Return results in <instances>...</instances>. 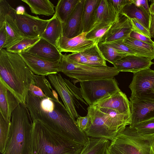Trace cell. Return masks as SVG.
<instances>
[{
	"mask_svg": "<svg viewBox=\"0 0 154 154\" xmlns=\"http://www.w3.org/2000/svg\"><path fill=\"white\" fill-rule=\"evenodd\" d=\"M25 105L33 121H38L50 130L84 146L88 137L80 131L76 121L61 101L33 95L29 91Z\"/></svg>",
	"mask_w": 154,
	"mask_h": 154,
	"instance_id": "obj_1",
	"label": "cell"
},
{
	"mask_svg": "<svg viewBox=\"0 0 154 154\" xmlns=\"http://www.w3.org/2000/svg\"><path fill=\"white\" fill-rule=\"evenodd\" d=\"M33 74L18 54L0 50V80L25 105L30 86L35 83Z\"/></svg>",
	"mask_w": 154,
	"mask_h": 154,
	"instance_id": "obj_2",
	"label": "cell"
},
{
	"mask_svg": "<svg viewBox=\"0 0 154 154\" xmlns=\"http://www.w3.org/2000/svg\"><path fill=\"white\" fill-rule=\"evenodd\" d=\"M31 154H80L84 146L32 121Z\"/></svg>",
	"mask_w": 154,
	"mask_h": 154,
	"instance_id": "obj_3",
	"label": "cell"
},
{
	"mask_svg": "<svg viewBox=\"0 0 154 154\" xmlns=\"http://www.w3.org/2000/svg\"><path fill=\"white\" fill-rule=\"evenodd\" d=\"M8 140L3 154H31L33 123L25 105L20 103L13 112Z\"/></svg>",
	"mask_w": 154,
	"mask_h": 154,
	"instance_id": "obj_4",
	"label": "cell"
},
{
	"mask_svg": "<svg viewBox=\"0 0 154 154\" xmlns=\"http://www.w3.org/2000/svg\"><path fill=\"white\" fill-rule=\"evenodd\" d=\"M154 133L139 132L126 127L111 141L105 154H154Z\"/></svg>",
	"mask_w": 154,
	"mask_h": 154,
	"instance_id": "obj_5",
	"label": "cell"
},
{
	"mask_svg": "<svg viewBox=\"0 0 154 154\" xmlns=\"http://www.w3.org/2000/svg\"><path fill=\"white\" fill-rule=\"evenodd\" d=\"M66 55H62L59 72H62L73 79L74 84L78 82L114 78L119 72L114 67L94 66L76 63L69 59Z\"/></svg>",
	"mask_w": 154,
	"mask_h": 154,
	"instance_id": "obj_6",
	"label": "cell"
},
{
	"mask_svg": "<svg viewBox=\"0 0 154 154\" xmlns=\"http://www.w3.org/2000/svg\"><path fill=\"white\" fill-rule=\"evenodd\" d=\"M48 76L68 112L76 121L75 119L80 116L76 110V106L78 108L79 106H81L79 101L88 105L82 98L80 88L73 85L68 80L63 78L60 73L51 74Z\"/></svg>",
	"mask_w": 154,
	"mask_h": 154,
	"instance_id": "obj_7",
	"label": "cell"
},
{
	"mask_svg": "<svg viewBox=\"0 0 154 154\" xmlns=\"http://www.w3.org/2000/svg\"><path fill=\"white\" fill-rule=\"evenodd\" d=\"M83 98L89 106L121 90L114 78L103 79L79 82Z\"/></svg>",
	"mask_w": 154,
	"mask_h": 154,
	"instance_id": "obj_8",
	"label": "cell"
},
{
	"mask_svg": "<svg viewBox=\"0 0 154 154\" xmlns=\"http://www.w3.org/2000/svg\"><path fill=\"white\" fill-rule=\"evenodd\" d=\"M16 22L17 26L24 38H42L51 18L40 19L28 14L25 11L22 13H15Z\"/></svg>",
	"mask_w": 154,
	"mask_h": 154,
	"instance_id": "obj_9",
	"label": "cell"
},
{
	"mask_svg": "<svg viewBox=\"0 0 154 154\" xmlns=\"http://www.w3.org/2000/svg\"><path fill=\"white\" fill-rule=\"evenodd\" d=\"M131 112L129 126L133 127L142 122L154 119V95L130 97Z\"/></svg>",
	"mask_w": 154,
	"mask_h": 154,
	"instance_id": "obj_10",
	"label": "cell"
},
{
	"mask_svg": "<svg viewBox=\"0 0 154 154\" xmlns=\"http://www.w3.org/2000/svg\"><path fill=\"white\" fill-rule=\"evenodd\" d=\"M87 115L91 120L90 126L84 131L88 137L103 138L111 141L117 133L106 125L100 111L96 106H88Z\"/></svg>",
	"mask_w": 154,
	"mask_h": 154,
	"instance_id": "obj_11",
	"label": "cell"
},
{
	"mask_svg": "<svg viewBox=\"0 0 154 154\" xmlns=\"http://www.w3.org/2000/svg\"><path fill=\"white\" fill-rule=\"evenodd\" d=\"M154 85V70L150 68L134 74L129 87L131 91V99L142 96L154 95L152 89Z\"/></svg>",
	"mask_w": 154,
	"mask_h": 154,
	"instance_id": "obj_12",
	"label": "cell"
},
{
	"mask_svg": "<svg viewBox=\"0 0 154 154\" xmlns=\"http://www.w3.org/2000/svg\"><path fill=\"white\" fill-rule=\"evenodd\" d=\"M18 54L22 58L30 70L35 75L48 76L59 72L60 62L48 61L26 52Z\"/></svg>",
	"mask_w": 154,
	"mask_h": 154,
	"instance_id": "obj_13",
	"label": "cell"
},
{
	"mask_svg": "<svg viewBox=\"0 0 154 154\" xmlns=\"http://www.w3.org/2000/svg\"><path fill=\"white\" fill-rule=\"evenodd\" d=\"M132 31L130 19L119 13L101 42L107 43L119 40H124L129 37Z\"/></svg>",
	"mask_w": 154,
	"mask_h": 154,
	"instance_id": "obj_14",
	"label": "cell"
},
{
	"mask_svg": "<svg viewBox=\"0 0 154 154\" xmlns=\"http://www.w3.org/2000/svg\"><path fill=\"white\" fill-rule=\"evenodd\" d=\"M153 64L151 59L148 57L129 55L117 61L113 65L119 72H130L134 74L150 68Z\"/></svg>",
	"mask_w": 154,
	"mask_h": 154,
	"instance_id": "obj_15",
	"label": "cell"
},
{
	"mask_svg": "<svg viewBox=\"0 0 154 154\" xmlns=\"http://www.w3.org/2000/svg\"><path fill=\"white\" fill-rule=\"evenodd\" d=\"M85 0H80L70 16L62 24V35L71 38L83 32L82 16Z\"/></svg>",
	"mask_w": 154,
	"mask_h": 154,
	"instance_id": "obj_16",
	"label": "cell"
},
{
	"mask_svg": "<svg viewBox=\"0 0 154 154\" xmlns=\"http://www.w3.org/2000/svg\"><path fill=\"white\" fill-rule=\"evenodd\" d=\"M24 52L51 62H60L63 55L56 46L42 38Z\"/></svg>",
	"mask_w": 154,
	"mask_h": 154,
	"instance_id": "obj_17",
	"label": "cell"
},
{
	"mask_svg": "<svg viewBox=\"0 0 154 154\" xmlns=\"http://www.w3.org/2000/svg\"><path fill=\"white\" fill-rule=\"evenodd\" d=\"M87 33L83 32L79 35L69 38L62 35L59 38L57 48L62 52L76 53L88 48L95 44V42L87 40Z\"/></svg>",
	"mask_w": 154,
	"mask_h": 154,
	"instance_id": "obj_18",
	"label": "cell"
},
{
	"mask_svg": "<svg viewBox=\"0 0 154 154\" xmlns=\"http://www.w3.org/2000/svg\"><path fill=\"white\" fill-rule=\"evenodd\" d=\"M94 106L115 110L131 115L130 101L121 90L98 102Z\"/></svg>",
	"mask_w": 154,
	"mask_h": 154,
	"instance_id": "obj_19",
	"label": "cell"
},
{
	"mask_svg": "<svg viewBox=\"0 0 154 154\" xmlns=\"http://www.w3.org/2000/svg\"><path fill=\"white\" fill-rule=\"evenodd\" d=\"M20 103L0 80V113L5 120L11 121L13 112Z\"/></svg>",
	"mask_w": 154,
	"mask_h": 154,
	"instance_id": "obj_20",
	"label": "cell"
},
{
	"mask_svg": "<svg viewBox=\"0 0 154 154\" xmlns=\"http://www.w3.org/2000/svg\"><path fill=\"white\" fill-rule=\"evenodd\" d=\"M119 14L108 0H100L96 10L93 28L101 23L112 24L117 19Z\"/></svg>",
	"mask_w": 154,
	"mask_h": 154,
	"instance_id": "obj_21",
	"label": "cell"
},
{
	"mask_svg": "<svg viewBox=\"0 0 154 154\" xmlns=\"http://www.w3.org/2000/svg\"><path fill=\"white\" fill-rule=\"evenodd\" d=\"M16 10L13 8L6 16L5 23L7 38L3 48L6 49L16 44L24 38L20 32L16 23Z\"/></svg>",
	"mask_w": 154,
	"mask_h": 154,
	"instance_id": "obj_22",
	"label": "cell"
},
{
	"mask_svg": "<svg viewBox=\"0 0 154 154\" xmlns=\"http://www.w3.org/2000/svg\"><path fill=\"white\" fill-rule=\"evenodd\" d=\"M120 13L129 19H134L149 31L151 16L143 8L136 6L133 2L125 6Z\"/></svg>",
	"mask_w": 154,
	"mask_h": 154,
	"instance_id": "obj_23",
	"label": "cell"
},
{
	"mask_svg": "<svg viewBox=\"0 0 154 154\" xmlns=\"http://www.w3.org/2000/svg\"><path fill=\"white\" fill-rule=\"evenodd\" d=\"M100 0H85L82 13L83 32L88 33L93 28L95 12Z\"/></svg>",
	"mask_w": 154,
	"mask_h": 154,
	"instance_id": "obj_24",
	"label": "cell"
},
{
	"mask_svg": "<svg viewBox=\"0 0 154 154\" xmlns=\"http://www.w3.org/2000/svg\"><path fill=\"white\" fill-rule=\"evenodd\" d=\"M62 23L55 13L51 18L42 38L57 48L59 40L62 35Z\"/></svg>",
	"mask_w": 154,
	"mask_h": 154,
	"instance_id": "obj_25",
	"label": "cell"
},
{
	"mask_svg": "<svg viewBox=\"0 0 154 154\" xmlns=\"http://www.w3.org/2000/svg\"><path fill=\"white\" fill-rule=\"evenodd\" d=\"M29 7L31 12L36 15H54V4L49 0H21Z\"/></svg>",
	"mask_w": 154,
	"mask_h": 154,
	"instance_id": "obj_26",
	"label": "cell"
},
{
	"mask_svg": "<svg viewBox=\"0 0 154 154\" xmlns=\"http://www.w3.org/2000/svg\"><path fill=\"white\" fill-rule=\"evenodd\" d=\"M110 143L108 139L88 137L87 143L80 154H105Z\"/></svg>",
	"mask_w": 154,
	"mask_h": 154,
	"instance_id": "obj_27",
	"label": "cell"
},
{
	"mask_svg": "<svg viewBox=\"0 0 154 154\" xmlns=\"http://www.w3.org/2000/svg\"><path fill=\"white\" fill-rule=\"evenodd\" d=\"M80 0H59L55 7V13L62 24L66 21Z\"/></svg>",
	"mask_w": 154,
	"mask_h": 154,
	"instance_id": "obj_28",
	"label": "cell"
},
{
	"mask_svg": "<svg viewBox=\"0 0 154 154\" xmlns=\"http://www.w3.org/2000/svg\"><path fill=\"white\" fill-rule=\"evenodd\" d=\"M123 42L129 47L142 54L145 57L151 60L154 59V45L129 37L124 40Z\"/></svg>",
	"mask_w": 154,
	"mask_h": 154,
	"instance_id": "obj_29",
	"label": "cell"
},
{
	"mask_svg": "<svg viewBox=\"0 0 154 154\" xmlns=\"http://www.w3.org/2000/svg\"><path fill=\"white\" fill-rule=\"evenodd\" d=\"M97 45L106 60L112 64L122 58L129 55L119 51L107 43L100 42Z\"/></svg>",
	"mask_w": 154,
	"mask_h": 154,
	"instance_id": "obj_30",
	"label": "cell"
},
{
	"mask_svg": "<svg viewBox=\"0 0 154 154\" xmlns=\"http://www.w3.org/2000/svg\"><path fill=\"white\" fill-rule=\"evenodd\" d=\"M97 44H95L92 47L83 51L91 65L107 66L106 60L100 51Z\"/></svg>",
	"mask_w": 154,
	"mask_h": 154,
	"instance_id": "obj_31",
	"label": "cell"
},
{
	"mask_svg": "<svg viewBox=\"0 0 154 154\" xmlns=\"http://www.w3.org/2000/svg\"><path fill=\"white\" fill-rule=\"evenodd\" d=\"M35 85L40 88L46 96L53 100L59 101L56 92L52 88L45 76L38 75L33 73Z\"/></svg>",
	"mask_w": 154,
	"mask_h": 154,
	"instance_id": "obj_32",
	"label": "cell"
},
{
	"mask_svg": "<svg viewBox=\"0 0 154 154\" xmlns=\"http://www.w3.org/2000/svg\"><path fill=\"white\" fill-rule=\"evenodd\" d=\"M112 24H99L87 33L86 39L97 43L101 42Z\"/></svg>",
	"mask_w": 154,
	"mask_h": 154,
	"instance_id": "obj_33",
	"label": "cell"
},
{
	"mask_svg": "<svg viewBox=\"0 0 154 154\" xmlns=\"http://www.w3.org/2000/svg\"><path fill=\"white\" fill-rule=\"evenodd\" d=\"M11 121L7 120L0 113V152H4L9 135Z\"/></svg>",
	"mask_w": 154,
	"mask_h": 154,
	"instance_id": "obj_34",
	"label": "cell"
},
{
	"mask_svg": "<svg viewBox=\"0 0 154 154\" xmlns=\"http://www.w3.org/2000/svg\"><path fill=\"white\" fill-rule=\"evenodd\" d=\"M40 38H24L16 44L7 48L6 50L11 53L18 54L24 52L36 43Z\"/></svg>",
	"mask_w": 154,
	"mask_h": 154,
	"instance_id": "obj_35",
	"label": "cell"
},
{
	"mask_svg": "<svg viewBox=\"0 0 154 154\" xmlns=\"http://www.w3.org/2000/svg\"><path fill=\"white\" fill-rule=\"evenodd\" d=\"M107 43L121 52L129 55H137L145 57L141 53L125 44L123 40H116L109 42H107Z\"/></svg>",
	"mask_w": 154,
	"mask_h": 154,
	"instance_id": "obj_36",
	"label": "cell"
},
{
	"mask_svg": "<svg viewBox=\"0 0 154 154\" xmlns=\"http://www.w3.org/2000/svg\"><path fill=\"white\" fill-rule=\"evenodd\" d=\"M140 133L150 134L154 133V119L139 123L133 127Z\"/></svg>",
	"mask_w": 154,
	"mask_h": 154,
	"instance_id": "obj_37",
	"label": "cell"
},
{
	"mask_svg": "<svg viewBox=\"0 0 154 154\" xmlns=\"http://www.w3.org/2000/svg\"><path fill=\"white\" fill-rule=\"evenodd\" d=\"M12 8L6 1L0 0V27L5 23L6 16Z\"/></svg>",
	"mask_w": 154,
	"mask_h": 154,
	"instance_id": "obj_38",
	"label": "cell"
},
{
	"mask_svg": "<svg viewBox=\"0 0 154 154\" xmlns=\"http://www.w3.org/2000/svg\"><path fill=\"white\" fill-rule=\"evenodd\" d=\"M66 55L69 59L74 62L82 64L91 65L83 51Z\"/></svg>",
	"mask_w": 154,
	"mask_h": 154,
	"instance_id": "obj_39",
	"label": "cell"
},
{
	"mask_svg": "<svg viewBox=\"0 0 154 154\" xmlns=\"http://www.w3.org/2000/svg\"><path fill=\"white\" fill-rule=\"evenodd\" d=\"M132 26V31L143 34L151 38L150 32L134 19H129Z\"/></svg>",
	"mask_w": 154,
	"mask_h": 154,
	"instance_id": "obj_40",
	"label": "cell"
},
{
	"mask_svg": "<svg viewBox=\"0 0 154 154\" xmlns=\"http://www.w3.org/2000/svg\"><path fill=\"white\" fill-rule=\"evenodd\" d=\"M76 123L80 131L84 132L91 125V120L90 116H79L76 120Z\"/></svg>",
	"mask_w": 154,
	"mask_h": 154,
	"instance_id": "obj_41",
	"label": "cell"
},
{
	"mask_svg": "<svg viewBox=\"0 0 154 154\" xmlns=\"http://www.w3.org/2000/svg\"><path fill=\"white\" fill-rule=\"evenodd\" d=\"M115 11L118 14L120 13L122 10L126 5L132 2V0H108Z\"/></svg>",
	"mask_w": 154,
	"mask_h": 154,
	"instance_id": "obj_42",
	"label": "cell"
},
{
	"mask_svg": "<svg viewBox=\"0 0 154 154\" xmlns=\"http://www.w3.org/2000/svg\"><path fill=\"white\" fill-rule=\"evenodd\" d=\"M129 37L154 45V42L151 38L137 32L132 31L130 34Z\"/></svg>",
	"mask_w": 154,
	"mask_h": 154,
	"instance_id": "obj_43",
	"label": "cell"
},
{
	"mask_svg": "<svg viewBox=\"0 0 154 154\" xmlns=\"http://www.w3.org/2000/svg\"><path fill=\"white\" fill-rule=\"evenodd\" d=\"M29 91L33 95L40 97H48L44 94L41 89L37 86L35 84L30 85Z\"/></svg>",
	"mask_w": 154,
	"mask_h": 154,
	"instance_id": "obj_44",
	"label": "cell"
},
{
	"mask_svg": "<svg viewBox=\"0 0 154 154\" xmlns=\"http://www.w3.org/2000/svg\"><path fill=\"white\" fill-rule=\"evenodd\" d=\"M7 38L5 23L0 27V50L3 48Z\"/></svg>",
	"mask_w": 154,
	"mask_h": 154,
	"instance_id": "obj_45",
	"label": "cell"
},
{
	"mask_svg": "<svg viewBox=\"0 0 154 154\" xmlns=\"http://www.w3.org/2000/svg\"><path fill=\"white\" fill-rule=\"evenodd\" d=\"M148 2L147 0H132L133 3L137 6L143 8L148 13L150 14Z\"/></svg>",
	"mask_w": 154,
	"mask_h": 154,
	"instance_id": "obj_46",
	"label": "cell"
},
{
	"mask_svg": "<svg viewBox=\"0 0 154 154\" xmlns=\"http://www.w3.org/2000/svg\"><path fill=\"white\" fill-rule=\"evenodd\" d=\"M151 21L150 33L151 38L154 37V15H150Z\"/></svg>",
	"mask_w": 154,
	"mask_h": 154,
	"instance_id": "obj_47",
	"label": "cell"
},
{
	"mask_svg": "<svg viewBox=\"0 0 154 154\" xmlns=\"http://www.w3.org/2000/svg\"><path fill=\"white\" fill-rule=\"evenodd\" d=\"M151 1L152 3L149 7V13L150 15H154V0Z\"/></svg>",
	"mask_w": 154,
	"mask_h": 154,
	"instance_id": "obj_48",
	"label": "cell"
},
{
	"mask_svg": "<svg viewBox=\"0 0 154 154\" xmlns=\"http://www.w3.org/2000/svg\"><path fill=\"white\" fill-rule=\"evenodd\" d=\"M152 91L153 94L154 95V85L152 87Z\"/></svg>",
	"mask_w": 154,
	"mask_h": 154,
	"instance_id": "obj_49",
	"label": "cell"
},
{
	"mask_svg": "<svg viewBox=\"0 0 154 154\" xmlns=\"http://www.w3.org/2000/svg\"></svg>",
	"mask_w": 154,
	"mask_h": 154,
	"instance_id": "obj_50",
	"label": "cell"
},
{
	"mask_svg": "<svg viewBox=\"0 0 154 154\" xmlns=\"http://www.w3.org/2000/svg\"></svg>",
	"mask_w": 154,
	"mask_h": 154,
	"instance_id": "obj_51",
	"label": "cell"
}]
</instances>
